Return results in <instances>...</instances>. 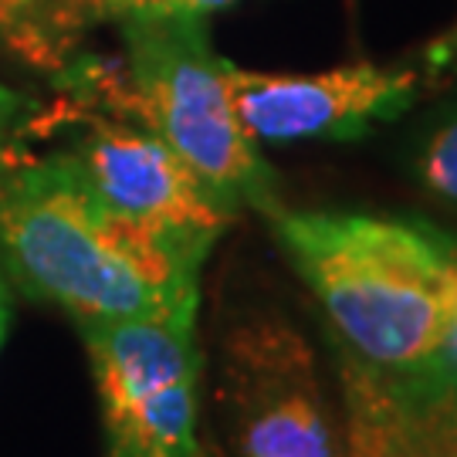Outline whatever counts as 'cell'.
<instances>
[{"label": "cell", "mask_w": 457, "mask_h": 457, "mask_svg": "<svg viewBox=\"0 0 457 457\" xmlns=\"http://www.w3.org/2000/svg\"><path fill=\"white\" fill-rule=\"evenodd\" d=\"M207 254L211 247L112 211L71 153L7 170L0 180V262L75 326L196 319Z\"/></svg>", "instance_id": "cell-1"}, {"label": "cell", "mask_w": 457, "mask_h": 457, "mask_svg": "<svg viewBox=\"0 0 457 457\" xmlns=\"http://www.w3.org/2000/svg\"><path fill=\"white\" fill-rule=\"evenodd\" d=\"M268 220L345 349L390 373L437 356L457 305V241L360 211L278 207Z\"/></svg>", "instance_id": "cell-2"}, {"label": "cell", "mask_w": 457, "mask_h": 457, "mask_svg": "<svg viewBox=\"0 0 457 457\" xmlns=\"http://www.w3.org/2000/svg\"><path fill=\"white\" fill-rule=\"evenodd\" d=\"M122 24V88L115 105L160 136L234 213L278 211L275 177L237 122L228 62L213 54L204 17L136 11Z\"/></svg>", "instance_id": "cell-3"}, {"label": "cell", "mask_w": 457, "mask_h": 457, "mask_svg": "<svg viewBox=\"0 0 457 457\" xmlns=\"http://www.w3.org/2000/svg\"><path fill=\"white\" fill-rule=\"evenodd\" d=\"M109 457H200L196 319L79 326Z\"/></svg>", "instance_id": "cell-4"}, {"label": "cell", "mask_w": 457, "mask_h": 457, "mask_svg": "<svg viewBox=\"0 0 457 457\" xmlns=\"http://www.w3.org/2000/svg\"><path fill=\"white\" fill-rule=\"evenodd\" d=\"M220 403L234 457H345L343 410L305 336L281 315H251L224 336Z\"/></svg>", "instance_id": "cell-5"}, {"label": "cell", "mask_w": 457, "mask_h": 457, "mask_svg": "<svg viewBox=\"0 0 457 457\" xmlns=\"http://www.w3.org/2000/svg\"><path fill=\"white\" fill-rule=\"evenodd\" d=\"M228 88L237 122L254 143L356 139L373 122L407 109L417 96V75L366 62L312 75H271L228 62Z\"/></svg>", "instance_id": "cell-6"}, {"label": "cell", "mask_w": 457, "mask_h": 457, "mask_svg": "<svg viewBox=\"0 0 457 457\" xmlns=\"http://www.w3.org/2000/svg\"><path fill=\"white\" fill-rule=\"evenodd\" d=\"M71 156L112 211L200 247L217 245L237 217L160 136L136 122H98Z\"/></svg>", "instance_id": "cell-7"}, {"label": "cell", "mask_w": 457, "mask_h": 457, "mask_svg": "<svg viewBox=\"0 0 457 457\" xmlns=\"http://www.w3.org/2000/svg\"><path fill=\"white\" fill-rule=\"evenodd\" d=\"M345 457H427L420 424L396 376L362 362L336 339Z\"/></svg>", "instance_id": "cell-8"}, {"label": "cell", "mask_w": 457, "mask_h": 457, "mask_svg": "<svg viewBox=\"0 0 457 457\" xmlns=\"http://www.w3.org/2000/svg\"><path fill=\"white\" fill-rule=\"evenodd\" d=\"M75 34L68 31L62 0H0V48L41 71L65 68Z\"/></svg>", "instance_id": "cell-9"}, {"label": "cell", "mask_w": 457, "mask_h": 457, "mask_svg": "<svg viewBox=\"0 0 457 457\" xmlns=\"http://www.w3.org/2000/svg\"><path fill=\"white\" fill-rule=\"evenodd\" d=\"M393 376L420 424L427 457H457V366L427 360Z\"/></svg>", "instance_id": "cell-10"}, {"label": "cell", "mask_w": 457, "mask_h": 457, "mask_svg": "<svg viewBox=\"0 0 457 457\" xmlns=\"http://www.w3.org/2000/svg\"><path fill=\"white\" fill-rule=\"evenodd\" d=\"M420 177L437 196L457 204V115L427 139L420 153Z\"/></svg>", "instance_id": "cell-11"}, {"label": "cell", "mask_w": 457, "mask_h": 457, "mask_svg": "<svg viewBox=\"0 0 457 457\" xmlns=\"http://www.w3.org/2000/svg\"><path fill=\"white\" fill-rule=\"evenodd\" d=\"M149 0H62V14L71 34H79L92 21H119V17L143 11Z\"/></svg>", "instance_id": "cell-12"}, {"label": "cell", "mask_w": 457, "mask_h": 457, "mask_svg": "<svg viewBox=\"0 0 457 457\" xmlns=\"http://www.w3.org/2000/svg\"><path fill=\"white\" fill-rule=\"evenodd\" d=\"M28 109H31V102L21 96V92L0 85V180H4V173L11 170V166H7L11 139H14V132L21 129V119H24Z\"/></svg>", "instance_id": "cell-13"}, {"label": "cell", "mask_w": 457, "mask_h": 457, "mask_svg": "<svg viewBox=\"0 0 457 457\" xmlns=\"http://www.w3.org/2000/svg\"><path fill=\"white\" fill-rule=\"evenodd\" d=\"M234 0H149L143 11H156V14H187V17H207L211 11H220ZM136 14V11H132Z\"/></svg>", "instance_id": "cell-14"}, {"label": "cell", "mask_w": 457, "mask_h": 457, "mask_svg": "<svg viewBox=\"0 0 457 457\" xmlns=\"http://www.w3.org/2000/svg\"><path fill=\"white\" fill-rule=\"evenodd\" d=\"M7 326H11V288H7V278L0 275V345H4Z\"/></svg>", "instance_id": "cell-15"}, {"label": "cell", "mask_w": 457, "mask_h": 457, "mask_svg": "<svg viewBox=\"0 0 457 457\" xmlns=\"http://www.w3.org/2000/svg\"><path fill=\"white\" fill-rule=\"evenodd\" d=\"M447 45H454V48H457V31L451 34V41H447Z\"/></svg>", "instance_id": "cell-16"}]
</instances>
